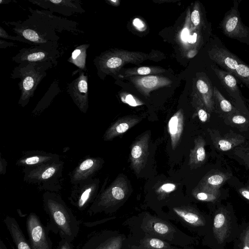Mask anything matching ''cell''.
<instances>
[{"label":"cell","instance_id":"6da1fadb","mask_svg":"<svg viewBox=\"0 0 249 249\" xmlns=\"http://www.w3.org/2000/svg\"><path fill=\"white\" fill-rule=\"evenodd\" d=\"M42 204L48 216V230L58 234L61 239L72 242L78 235L80 222L57 192L45 191Z\"/></svg>","mask_w":249,"mask_h":249},{"label":"cell","instance_id":"7a4b0ae2","mask_svg":"<svg viewBox=\"0 0 249 249\" xmlns=\"http://www.w3.org/2000/svg\"><path fill=\"white\" fill-rule=\"evenodd\" d=\"M53 64L50 62H23L16 67L11 73L13 78H19L21 95L18 104L24 107L32 98L36 87Z\"/></svg>","mask_w":249,"mask_h":249},{"label":"cell","instance_id":"3957f363","mask_svg":"<svg viewBox=\"0 0 249 249\" xmlns=\"http://www.w3.org/2000/svg\"><path fill=\"white\" fill-rule=\"evenodd\" d=\"M64 164L60 160L39 166L24 168L23 180L36 184L39 190L58 193L63 188Z\"/></svg>","mask_w":249,"mask_h":249},{"label":"cell","instance_id":"277c9868","mask_svg":"<svg viewBox=\"0 0 249 249\" xmlns=\"http://www.w3.org/2000/svg\"><path fill=\"white\" fill-rule=\"evenodd\" d=\"M128 188L125 179L117 178L108 187L102 188L95 200L89 207L87 213L92 216L98 213L111 212L113 208L124 199Z\"/></svg>","mask_w":249,"mask_h":249},{"label":"cell","instance_id":"5b68a950","mask_svg":"<svg viewBox=\"0 0 249 249\" xmlns=\"http://www.w3.org/2000/svg\"><path fill=\"white\" fill-rule=\"evenodd\" d=\"M99 180L90 178L74 185L68 197L70 203L80 211H83L95 200L98 193Z\"/></svg>","mask_w":249,"mask_h":249},{"label":"cell","instance_id":"8992f818","mask_svg":"<svg viewBox=\"0 0 249 249\" xmlns=\"http://www.w3.org/2000/svg\"><path fill=\"white\" fill-rule=\"evenodd\" d=\"M57 46L51 45H38L29 48H23L15 56L13 60L17 63L23 62H50L54 66L57 64L60 56Z\"/></svg>","mask_w":249,"mask_h":249},{"label":"cell","instance_id":"52a82bcc","mask_svg":"<svg viewBox=\"0 0 249 249\" xmlns=\"http://www.w3.org/2000/svg\"><path fill=\"white\" fill-rule=\"evenodd\" d=\"M26 227L32 249H53L49 230L36 213L31 212L27 215Z\"/></svg>","mask_w":249,"mask_h":249},{"label":"cell","instance_id":"ba28073f","mask_svg":"<svg viewBox=\"0 0 249 249\" xmlns=\"http://www.w3.org/2000/svg\"><path fill=\"white\" fill-rule=\"evenodd\" d=\"M237 8L238 3H234L225 14L221 23V29L227 36L249 44V28L242 22Z\"/></svg>","mask_w":249,"mask_h":249},{"label":"cell","instance_id":"9c48e42d","mask_svg":"<svg viewBox=\"0 0 249 249\" xmlns=\"http://www.w3.org/2000/svg\"><path fill=\"white\" fill-rule=\"evenodd\" d=\"M124 237L110 231L91 233L81 249H121Z\"/></svg>","mask_w":249,"mask_h":249},{"label":"cell","instance_id":"30bf717a","mask_svg":"<svg viewBox=\"0 0 249 249\" xmlns=\"http://www.w3.org/2000/svg\"><path fill=\"white\" fill-rule=\"evenodd\" d=\"M103 160L99 157L86 156L80 160L77 166L69 173L71 183L74 185L84 180L92 178L101 168Z\"/></svg>","mask_w":249,"mask_h":249},{"label":"cell","instance_id":"8fae6325","mask_svg":"<svg viewBox=\"0 0 249 249\" xmlns=\"http://www.w3.org/2000/svg\"><path fill=\"white\" fill-rule=\"evenodd\" d=\"M67 92L80 110L86 113L89 107L88 77L83 71L68 86Z\"/></svg>","mask_w":249,"mask_h":249},{"label":"cell","instance_id":"7c38bea8","mask_svg":"<svg viewBox=\"0 0 249 249\" xmlns=\"http://www.w3.org/2000/svg\"><path fill=\"white\" fill-rule=\"evenodd\" d=\"M150 134L145 133L132 145L130 154L131 166L136 174H139L144 167L148 156Z\"/></svg>","mask_w":249,"mask_h":249},{"label":"cell","instance_id":"4fadbf2b","mask_svg":"<svg viewBox=\"0 0 249 249\" xmlns=\"http://www.w3.org/2000/svg\"><path fill=\"white\" fill-rule=\"evenodd\" d=\"M60 160V156L40 150L24 151L22 156L18 159L16 164L18 166L29 168L39 166Z\"/></svg>","mask_w":249,"mask_h":249},{"label":"cell","instance_id":"5bb4252c","mask_svg":"<svg viewBox=\"0 0 249 249\" xmlns=\"http://www.w3.org/2000/svg\"><path fill=\"white\" fill-rule=\"evenodd\" d=\"M134 58V53L125 52L122 54L119 52L109 53L98 57L97 61L94 62L99 71L108 73L117 70Z\"/></svg>","mask_w":249,"mask_h":249},{"label":"cell","instance_id":"9a60e30c","mask_svg":"<svg viewBox=\"0 0 249 249\" xmlns=\"http://www.w3.org/2000/svg\"><path fill=\"white\" fill-rule=\"evenodd\" d=\"M209 55L218 66L234 76L238 65L242 62L225 47L216 45L209 51Z\"/></svg>","mask_w":249,"mask_h":249},{"label":"cell","instance_id":"2e32d148","mask_svg":"<svg viewBox=\"0 0 249 249\" xmlns=\"http://www.w3.org/2000/svg\"><path fill=\"white\" fill-rule=\"evenodd\" d=\"M142 229L146 233L162 239L169 240V237L176 232L168 222L151 216L144 218Z\"/></svg>","mask_w":249,"mask_h":249},{"label":"cell","instance_id":"e0dca14e","mask_svg":"<svg viewBox=\"0 0 249 249\" xmlns=\"http://www.w3.org/2000/svg\"><path fill=\"white\" fill-rule=\"evenodd\" d=\"M3 222L12 239L15 247L13 249H32L17 220L13 217L7 215Z\"/></svg>","mask_w":249,"mask_h":249},{"label":"cell","instance_id":"ac0fdd59","mask_svg":"<svg viewBox=\"0 0 249 249\" xmlns=\"http://www.w3.org/2000/svg\"><path fill=\"white\" fill-rule=\"evenodd\" d=\"M32 2L44 8L50 9L51 11L63 15H71L74 12H82V8L78 1L72 0H35Z\"/></svg>","mask_w":249,"mask_h":249},{"label":"cell","instance_id":"d6986e66","mask_svg":"<svg viewBox=\"0 0 249 249\" xmlns=\"http://www.w3.org/2000/svg\"><path fill=\"white\" fill-rule=\"evenodd\" d=\"M141 119L137 117L126 116L117 120L105 132L104 141H110L124 133L139 123Z\"/></svg>","mask_w":249,"mask_h":249},{"label":"cell","instance_id":"ffe728a7","mask_svg":"<svg viewBox=\"0 0 249 249\" xmlns=\"http://www.w3.org/2000/svg\"><path fill=\"white\" fill-rule=\"evenodd\" d=\"M213 69L229 95L235 102L241 100V92L235 77L229 72L216 66L213 67Z\"/></svg>","mask_w":249,"mask_h":249},{"label":"cell","instance_id":"44dd1931","mask_svg":"<svg viewBox=\"0 0 249 249\" xmlns=\"http://www.w3.org/2000/svg\"><path fill=\"white\" fill-rule=\"evenodd\" d=\"M184 126V115L181 109L179 110L170 119L168 124L172 149L175 150L178 146Z\"/></svg>","mask_w":249,"mask_h":249},{"label":"cell","instance_id":"7402d4cb","mask_svg":"<svg viewBox=\"0 0 249 249\" xmlns=\"http://www.w3.org/2000/svg\"><path fill=\"white\" fill-rule=\"evenodd\" d=\"M194 142V147L190 150L189 160V164L193 168L201 166L206 158L204 139L198 136L195 139Z\"/></svg>","mask_w":249,"mask_h":249},{"label":"cell","instance_id":"603a6c76","mask_svg":"<svg viewBox=\"0 0 249 249\" xmlns=\"http://www.w3.org/2000/svg\"><path fill=\"white\" fill-rule=\"evenodd\" d=\"M173 211L182 221L192 226H198L203 224L202 219L192 208L188 206L175 207Z\"/></svg>","mask_w":249,"mask_h":249},{"label":"cell","instance_id":"cb8c5ba5","mask_svg":"<svg viewBox=\"0 0 249 249\" xmlns=\"http://www.w3.org/2000/svg\"><path fill=\"white\" fill-rule=\"evenodd\" d=\"M134 81L138 88L146 94L151 90L169 83L165 78L155 75L136 77Z\"/></svg>","mask_w":249,"mask_h":249},{"label":"cell","instance_id":"d4e9b609","mask_svg":"<svg viewBox=\"0 0 249 249\" xmlns=\"http://www.w3.org/2000/svg\"><path fill=\"white\" fill-rule=\"evenodd\" d=\"M215 147L220 150L226 151L243 143L245 138L236 133L227 134L223 137L213 139Z\"/></svg>","mask_w":249,"mask_h":249},{"label":"cell","instance_id":"484cf974","mask_svg":"<svg viewBox=\"0 0 249 249\" xmlns=\"http://www.w3.org/2000/svg\"><path fill=\"white\" fill-rule=\"evenodd\" d=\"M196 88L202 95L204 105L208 112H211L215 109V101L213 93V89L206 82L198 79L196 82Z\"/></svg>","mask_w":249,"mask_h":249},{"label":"cell","instance_id":"4316f807","mask_svg":"<svg viewBox=\"0 0 249 249\" xmlns=\"http://www.w3.org/2000/svg\"><path fill=\"white\" fill-rule=\"evenodd\" d=\"M229 178V176L222 172L208 174L200 181L198 186L219 190Z\"/></svg>","mask_w":249,"mask_h":249},{"label":"cell","instance_id":"83f0119b","mask_svg":"<svg viewBox=\"0 0 249 249\" xmlns=\"http://www.w3.org/2000/svg\"><path fill=\"white\" fill-rule=\"evenodd\" d=\"M89 45L84 44L78 46L72 52L69 61L79 67L81 70L86 68V52Z\"/></svg>","mask_w":249,"mask_h":249},{"label":"cell","instance_id":"f1b7e54d","mask_svg":"<svg viewBox=\"0 0 249 249\" xmlns=\"http://www.w3.org/2000/svg\"><path fill=\"white\" fill-rule=\"evenodd\" d=\"M140 243L138 249H172L167 242L155 237H145Z\"/></svg>","mask_w":249,"mask_h":249},{"label":"cell","instance_id":"f546056e","mask_svg":"<svg viewBox=\"0 0 249 249\" xmlns=\"http://www.w3.org/2000/svg\"><path fill=\"white\" fill-rule=\"evenodd\" d=\"M219 194V190L198 186L193 192V195L196 199L203 201H213L216 199Z\"/></svg>","mask_w":249,"mask_h":249},{"label":"cell","instance_id":"4dcf8cb0","mask_svg":"<svg viewBox=\"0 0 249 249\" xmlns=\"http://www.w3.org/2000/svg\"><path fill=\"white\" fill-rule=\"evenodd\" d=\"M213 93L215 104H218L222 111L224 112H230L234 110V107L231 103L225 98L216 87L213 88Z\"/></svg>","mask_w":249,"mask_h":249},{"label":"cell","instance_id":"1f68e13d","mask_svg":"<svg viewBox=\"0 0 249 249\" xmlns=\"http://www.w3.org/2000/svg\"><path fill=\"white\" fill-rule=\"evenodd\" d=\"M234 76L239 79L249 89V65L241 62L236 68Z\"/></svg>","mask_w":249,"mask_h":249},{"label":"cell","instance_id":"d6a6232c","mask_svg":"<svg viewBox=\"0 0 249 249\" xmlns=\"http://www.w3.org/2000/svg\"><path fill=\"white\" fill-rule=\"evenodd\" d=\"M176 188L175 184L172 183H167L162 184L158 190V193L161 195H166L174 191Z\"/></svg>","mask_w":249,"mask_h":249},{"label":"cell","instance_id":"836d02e7","mask_svg":"<svg viewBox=\"0 0 249 249\" xmlns=\"http://www.w3.org/2000/svg\"><path fill=\"white\" fill-rule=\"evenodd\" d=\"M197 114L200 121L202 123L207 122L210 117L209 114L205 107H199L197 110Z\"/></svg>","mask_w":249,"mask_h":249},{"label":"cell","instance_id":"e575fe53","mask_svg":"<svg viewBox=\"0 0 249 249\" xmlns=\"http://www.w3.org/2000/svg\"><path fill=\"white\" fill-rule=\"evenodd\" d=\"M225 216L222 213L217 214L214 219L213 225L215 228L219 229L223 226L225 223Z\"/></svg>","mask_w":249,"mask_h":249},{"label":"cell","instance_id":"d590c367","mask_svg":"<svg viewBox=\"0 0 249 249\" xmlns=\"http://www.w3.org/2000/svg\"><path fill=\"white\" fill-rule=\"evenodd\" d=\"M55 249H74L71 242L65 239H61Z\"/></svg>","mask_w":249,"mask_h":249},{"label":"cell","instance_id":"8d00e7d4","mask_svg":"<svg viewBox=\"0 0 249 249\" xmlns=\"http://www.w3.org/2000/svg\"><path fill=\"white\" fill-rule=\"evenodd\" d=\"M191 18L192 22L195 26H197L200 23V16L199 11L195 9L191 13Z\"/></svg>","mask_w":249,"mask_h":249},{"label":"cell","instance_id":"74e56055","mask_svg":"<svg viewBox=\"0 0 249 249\" xmlns=\"http://www.w3.org/2000/svg\"><path fill=\"white\" fill-rule=\"evenodd\" d=\"M153 72H157V71L148 67H141L136 69V73L140 75H147Z\"/></svg>","mask_w":249,"mask_h":249},{"label":"cell","instance_id":"f35d334b","mask_svg":"<svg viewBox=\"0 0 249 249\" xmlns=\"http://www.w3.org/2000/svg\"><path fill=\"white\" fill-rule=\"evenodd\" d=\"M113 218H115V217L106 218L99 220H97L94 222H83L82 223L86 227H92L99 225L100 224L103 223L104 222H106V221L112 219Z\"/></svg>","mask_w":249,"mask_h":249},{"label":"cell","instance_id":"ab89813d","mask_svg":"<svg viewBox=\"0 0 249 249\" xmlns=\"http://www.w3.org/2000/svg\"><path fill=\"white\" fill-rule=\"evenodd\" d=\"M124 102L132 107H136L142 104V102H138L131 94H128L125 97Z\"/></svg>","mask_w":249,"mask_h":249},{"label":"cell","instance_id":"60d3db41","mask_svg":"<svg viewBox=\"0 0 249 249\" xmlns=\"http://www.w3.org/2000/svg\"><path fill=\"white\" fill-rule=\"evenodd\" d=\"M0 36L1 38H6V39H12L14 40H18L20 41H23L25 42L24 40H23V38H22L21 37L18 36L17 37L15 36H9L6 32L2 28V27H0Z\"/></svg>","mask_w":249,"mask_h":249},{"label":"cell","instance_id":"b9f144b4","mask_svg":"<svg viewBox=\"0 0 249 249\" xmlns=\"http://www.w3.org/2000/svg\"><path fill=\"white\" fill-rule=\"evenodd\" d=\"M231 120L235 124H243L247 121V119L245 117L240 115H233L231 118Z\"/></svg>","mask_w":249,"mask_h":249},{"label":"cell","instance_id":"7bdbcfd3","mask_svg":"<svg viewBox=\"0 0 249 249\" xmlns=\"http://www.w3.org/2000/svg\"><path fill=\"white\" fill-rule=\"evenodd\" d=\"M7 165V161L5 159L2 158L1 155L0 154V174L1 175L5 174Z\"/></svg>","mask_w":249,"mask_h":249},{"label":"cell","instance_id":"ee69618b","mask_svg":"<svg viewBox=\"0 0 249 249\" xmlns=\"http://www.w3.org/2000/svg\"><path fill=\"white\" fill-rule=\"evenodd\" d=\"M239 192L244 197L249 200V187L242 188Z\"/></svg>","mask_w":249,"mask_h":249},{"label":"cell","instance_id":"f6af8a7d","mask_svg":"<svg viewBox=\"0 0 249 249\" xmlns=\"http://www.w3.org/2000/svg\"><path fill=\"white\" fill-rule=\"evenodd\" d=\"M134 25L139 30H142L144 28L143 22L139 18H135L133 20Z\"/></svg>","mask_w":249,"mask_h":249},{"label":"cell","instance_id":"bcb514c9","mask_svg":"<svg viewBox=\"0 0 249 249\" xmlns=\"http://www.w3.org/2000/svg\"><path fill=\"white\" fill-rule=\"evenodd\" d=\"M189 36V32L188 29L187 28L183 29L181 34L182 40L184 41H188Z\"/></svg>","mask_w":249,"mask_h":249},{"label":"cell","instance_id":"7dc6e473","mask_svg":"<svg viewBox=\"0 0 249 249\" xmlns=\"http://www.w3.org/2000/svg\"><path fill=\"white\" fill-rule=\"evenodd\" d=\"M245 152H243L242 158L245 161V163L249 166V148L244 149Z\"/></svg>","mask_w":249,"mask_h":249},{"label":"cell","instance_id":"c3c4849f","mask_svg":"<svg viewBox=\"0 0 249 249\" xmlns=\"http://www.w3.org/2000/svg\"><path fill=\"white\" fill-rule=\"evenodd\" d=\"M14 44L11 42H7L4 40H2L1 39H0V48H5L8 46H14Z\"/></svg>","mask_w":249,"mask_h":249},{"label":"cell","instance_id":"681fc988","mask_svg":"<svg viewBox=\"0 0 249 249\" xmlns=\"http://www.w3.org/2000/svg\"><path fill=\"white\" fill-rule=\"evenodd\" d=\"M247 233L246 240L244 242L243 249H249V231H247Z\"/></svg>","mask_w":249,"mask_h":249},{"label":"cell","instance_id":"f907efd6","mask_svg":"<svg viewBox=\"0 0 249 249\" xmlns=\"http://www.w3.org/2000/svg\"><path fill=\"white\" fill-rule=\"evenodd\" d=\"M197 37V34L194 33L193 35L190 36L188 41L190 43H194L196 42Z\"/></svg>","mask_w":249,"mask_h":249},{"label":"cell","instance_id":"816d5d0a","mask_svg":"<svg viewBox=\"0 0 249 249\" xmlns=\"http://www.w3.org/2000/svg\"><path fill=\"white\" fill-rule=\"evenodd\" d=\"M196 54V51L195 50H191L188 52L187 56L189 58H192L194 57Z\"/></svg>","mask_w":249,"mask_h":249},{"label":"cell","instance_id":"f5cc1de1","mask_svg":"<svg viewBox=\"0 0 249 249\" xmlns=\"http://www.w3.org/2000/svg\"><path fill=\"white\" fill-rule=\"evenodd\" d=\"M0 249H7L5 244L1 239L0 240Z\"/></svg>","mask_w":249,"mask_h":249},{"label":"cell","instance_id":"db71d44e","mask_svg":"<svg viewBox=\"0 0 249 249\" xmlns=\"http://www.w3.org/2000/svg\"><path fill=\"white\" fill-rule=\"evenodd\" d=\"M17 212L20 217H25V216L27 215V214H23L20 209H17Z\"/></svg>","mask_w":249,"mask_h":249}]
</instances>
